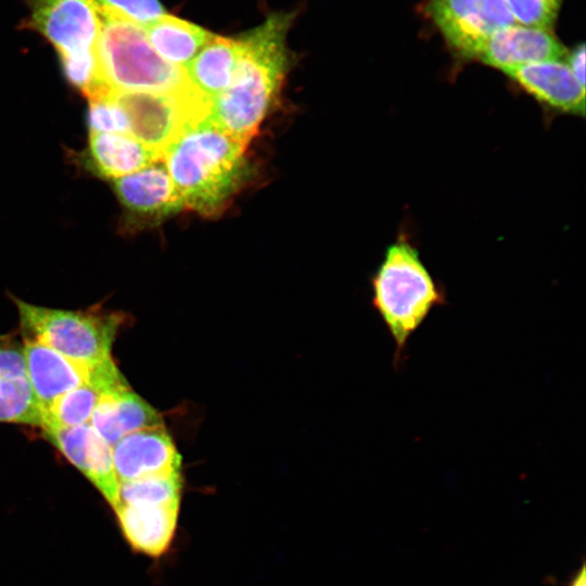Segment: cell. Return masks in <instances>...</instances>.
Wrapping results in <instances>:
<instances>
[{
    "mask_svg": "<svg viewBox=\"0 0 586 586\" xmlns=\"http://www.w3.org/2000/svg\"><path fill=\"white\" fill-rule=\"evenodd\" d=\"M292 15L276 13L238 37L241 54L229 86L211 100L208 118L247 144L270 110L286 75Z\"/></svg>",
    "mask_w": 586,
    "mask_h": 586,
    "instance_id": "obj_1",
    "label": "cell"
},
{
    "mask_svg": "<svg viewBox=\"0 0 586 586\" xmlns=\"http://www.w3.org/2000/svg\"><path fill=\"white\" fill-rule=\"evenodd\" d=\"M246 146L207 115L188 123L161 160L184 207L214 216L228 206L247 177Z\"/></svg>",
    "mask_w": 586,
    "mask_h": 586,
    "instance_id": "obj_2",
    "label": "cell"
},
{
    "mask_svg": "<svg viewBox=\"0 0 586 586\" xmlns=\"http://www.w3.org/2000/svg\"><path fill=\"white\" fill-rule=\"evenodd\" d=\"M371 284L372 304L395 344L397 365L411 334L433 308L446 304L445 292L421 260L419 251L403 238L387 246Z\"/></svg>",
    "mask_w": 586,
    "mask_h": 586,
    "instance_id": "obj_3",
    "label": "cell"
},
{
    "mask_svg": "<svg viewBox=\"0 0 586 586\" xmlns=\"http://www.w3.org/2000/svg\"><path fill=\"white\" fill-rule=\"evenodd\" d=\"M100 17L97 55L113 91L177 93L192 88L184 68L155 52L143 27L106 14Z\"/></svg>",
    "mask_w": 586,
    "mask_h": 586,
    "instance_id": "obj_4",
    "label": "cell"
},
{
    "mask_svg": "<svg viewBox=\"0 0 586 586\" xmlns=\"http://www.w3.org/2000/svg\"><path fill=\"white\" fill-rule=\"evenodd\" d=\"M12 298L24 340L91 366L112 358V346L122 324L117 313L55 309Z\"/></svg>",
    "mask_w": 586,
    "mask_h": 586,
    "instance_id": "obj_5",
    "label": "cell"
},
{
    "mask_svg": "<svg viewBox=\"0 0 586 586\" xmlns=\"http://www.w3.org/2000/svg\"><path fill=\"white\" fill-rule=\"evenodd\" d=\"M112 98L128 117L129 135L160 156L188 123L208 115L211 104L193 87L177 93L114 91Z\"/></svg>",
    "mask_w": 586,
    "mask_h": 586,
    "instance_id": "obj_6",
    "label": "cell"
},
{
    "mask_svg": "<svg viewBox=\"0 0 586 586\" xmlns=\"http://www.w3.org/2000/svg\"><path fill=\"white\" fill-rule=\"evenodd\" d=\"M422 8L447 48L461 61H473L491 35L517 23L504 0H424Z\"/></svg>",
    "mask_w": 586,
    "mask_h": 586,
    "instance_id": "obj_7",
    "label": "cell"
},
{
    "mask_svg": "<svg viewBox=\"0 0 586 586\" xmlns=\"http://www.w3.org/2000/svg\"><path fill=\"white\" fill-rule=\"evenodd\" d=\"M25 27L39 33L58 55L97 48L101 17L92 0H28Z\"/></svg>",
    "mask_w": 586,
    "mask_h": 586,
    "instance_id": "obj_8",
    "label": "cell"
},
{
    "mask_svg": "<svg viewBox=\"0 0 586 586\" xmlns=\"http://www.w3.org/2000/svg\"><path fill=\"white\" fill-rule=\"evenodd\" d=\"M113 190L123 207L126 230L153 226L184 208L162 160L115 179Z\"/></svg>",
    "mask_w": 586,
    "mask_h": 586,
    "instance_id": "obj_9",
    "label": "cell"
},
{
    "mask_svg": "<svg viewBox=\"0 0 586 586\" xmlns=\"http://www.w3.org/2000/svg\"><path fill=\"white\" fill-rule=\"evenodd\" d=\"M42 434L114 507L119 482L114 470L112 446L89 423L42 429Z\"/></svg>",
    "mask_w": 586,
    "mask_h": 586,
    "instance_id": "obj_10",
    "label": "cell"
},
{
    "mask_svg": "<svg viewBox=\"0 0 586 586\" xmlns=\"http://www.w3.org/2000/svg\"><path fill=\"white\" fill-rule=\"evenodd\" d=\"M112 453L119 483L180 474L181 457L164 425L125 435Z\"/></svg>",
    "mask_w": 586,
    "mask_h": 586,
    "instance_id": "obj_11",
    "label": "cell"
},
{
    "mask_svg": "<svg viewBox=\"0 0 586 586\" xmlns=\"http://www.w3.org/2000/svg\"><path fill=\"white\" fill-rule=\"evenodd\" d=\"M502 73L544 109L558 114L585 115V86L562 59L530 63Z\"/></svg>",
    "mask_w": 586,
    "mask_h": 586,
    "instance_id": "obj_12",
    "label": "cell"
},
{
    "mask_svg": "<svg viewBox=\"0 0 586 586\" xmlns=\"http://www.w3.org/2000/svg\"><path fill=\"white\" fill-rule=\"evenodd\" d=\"M566 52L551 29L514 23L491 35L480 46L473 61L504 72L530 63L559 60Z\"/></svg>",
    "mask_w": 586,
    "mask_h": 586,
    "instance_id": "obj_13",
    "label": "cell"
},
{
    "mask_svg": "<svg viewBox=\"0 0 586 586\" xmlns=\"http://www.w3.org/2000/svg\"><path fill=\"white\" fill-rule=\"evenodd\" d=\"M23 355L28 380L42 415L60 396L86 383L98 366L76 361L30 340H24Z\"/></svg>",
    "mask_w": 586,
    "mask_h": 586,
    "instance_id": "obj_14",
    "label": "cell"
},
{
    "mask_svg": "<svg viewBox=\"0 0 586 586\" xmlns=\"http://www.w3.org/2000/svg\"><path fill=\"white\" fill-rule=\"evenodd\" d=\"M0 422L42 425V413L30 386L23 344L0 336Z\"/></svg>",
    "mask_w": 586,
    "mask_h": 586,
    "instance_id": "obj_15",
    "label": "cell"
},
{
    "mask_svg": "<svg viewBox=\"0 0 586 586\" xmlns=\"http://www.w3.org/2000/svg\"><path fill=\"white\" fill-rule=\"evenodd\" d=\"M89 424L113 446L127 434L163 426V420L160 413L127 384L103 394Z\"/></svg>",
    "mask_w": 586,
    "mask_h": 586,
    "instance_id": "obj_16",
    "label": "cell"
},
{
    "mask_svg": "<svg viewBox=\"0 0 586 586\" xmlns=\"http://www.w3.org/2000/svg\"><path fill=\"white\" fill-rule=\"evenodd\" d=\"M158 160L155 151L130 135L90 132L81 163L94 176L115 180Z\"/></svg>",
    "mask_w": 586,
    "mask_h": 586,
    "instance_id": "obj_17",
    "label": "cell"
},
{
    "mask_svg": "<svg viewBox=\"0 0 586 586\" xmlns=\"http://www.w3.org/2000/svg\"><path fill=\"white\" fill-rule=\"evenodd\" d=\"M120 528L137 551L157 557L169 547L177 527L179 504H116Z\"/></svg>",
    "mask_w": 586,
    "mask_h": 586,
    "instance_id": "obj_18",
    "label": "cell"
},
{
    "mask_svg": "<svg viewBox=\"0 0 586 586\" xmlns=\"http://www.w3.org/2000/svg\"><path fill=\"white\" fill-rule=\"evenodd\" d=\"M113 358L100 365L84 384L63 394L42 415V429L68 428L89 423L104 393L127 385Z\"/></svg>",
    "mask_w": 586,
    "mask_h": 586,
    "instance_id": "obj_19",
    "label": "cell"
},
{
    "mask_svg": "<svg viewBox=\"0 0 586 586\" xmlns=\"http://www.w3.org/2000/svg\"><path fill=\"white\" fill-rule=\"evenodd\" d=\"M240 54L239 38L212 35L184 67L187 78L199 93L211 101L229 86Z\"/></svg>",
    "mask_w": 586,
    "mask_h": 586,
    "instance_id": "obj_20",
    "label": "cell"
},
{
    "mask_svg": "<svg viewBox=\"0 0 586 586\" xmlns=\"http://www.w3.org/2000/svg\"><path fill=\"white\" fill-rule=\"evenodd\" d=\"M155 52L166 62L184 68L213 34L203 27L164 14L143 27Z\"/></svg>",
    "mask_w": 586,
    "mask_h": 586,
    "instance_id": "obj_21",
    "label": "cell"
},
{
    "mask_svg": "<svg viewBox=\"0 0 586 586\" xmlns=\"http://www.w3.org/2000/svg\"><path fill=\"white\" fill-rule=\"evenodd\" d=\"M181 477L156 476L119 483L116 504L167 505L179 504ZM115 504V505H116Z\"/></svg>",
    "mask_w": 586,
    "mask_h": 586,
    "instance_id": "obj_22",
    "label": "cell"
},
{
    "mask_svg": "<svg viewBox=\"0 0 586 586\" xmlns=\"http://www.w3.org/2000/svg\"><path fill=\"white\" fill-rule=\"evenodd\" d=\"M100 14L144 27L166 14L158 0H92Z\"/></svg>",
    "mask_w": 586,
    "mask_h": 586,
    "instance_id": "obj_23",
    "label": "cell"
},
{
    "mask_svg": "<svg viewBox=\"0 0 586 586\" xmlns=\"http://www.w3.org/2000/svg\"><path fill=\"white\" fill-rule=\"evenodd\" d=\"M518 24L551 29L563 0H504Z\"/></svg>",
    "mask_w": 586,
    "mask_h": 586,
    "instance_id": "obj_24",
    "label": "cell"
},
{
    "mask_svg": "<svg viewBox=\"0 0 586 586\" xmlns=\"http://www.w3.org/2000/svg\"><path fill=\"white\" fill-rule=\"evenodd\" d=\"M87 126L90 132L129 135L128 117L112 94L105 99L89 101Z\"/></svg>",
    "mask_w": 586,
    "mask_h": 586,
    "instance_id": "obj_25",
    "label": "cell"
},
{
    "mask_svg": "<svg viewBox=\"0 0 586 586\" xmlns=\"http://www.w3.org/2000/svg\"><path fill=\"white\" fill-rule=\"evenodd\" d=\"M565 63L579 84L585 86V46L581 43L568 51L565 54Z\"/></svg>",
    "mask_w": 586,
    "mask_h": 586,
    "instance_id": "obj_26",
    "label": "cell"
},
{
    "mask_svg": "<svg viewBox=\"0 0 586 586\" xmlns=\"http://www.w3.org/2000/svg\"><path fill=\"white\" fill-rule=\"evenodd\" d=\"M568 586H586V566L582 564L578 572L571 578Z\"/></svg>",
    "mask_w": 586,
    "mask_h": 586,
    "instance_id": "obj_27",
    "label": "cell"
}]
</instances>
